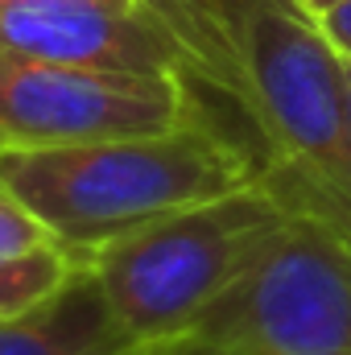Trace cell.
Returning <instances> with one entry per match:
<instances>
[{
	"mask_svg": "<svg viewBox=\"0 0 351 355\" xmlns=\"http://www.w3.org/2000/svg\"><path fill=\"white\" fill-rule=\"evenodd\" d=\"M293 4H298V8H302L310 21H314L318 12H327V8H331V4H339V0H293Z\"/></svg>",
	"mask_w": 351,
	"mask_h": 355,
	"instance_id": "4fadbf2b",
	"label": "cell"
},
{
	"mask_svg": "<svg viewBox=\"0 0 351 355\" xmlns=\"http://www.w3.org/2000/svg\"><path fill=\"white\" fill-rule=\"evenodd\" d=\"M0 4H12V0H0Z\"/></svg>",
	"mask_w": 351,
	"mask_h": 355,
	"instance_id": "5bb4252c",
	"label": "cell"
},
{
	"mask_svg": "<svg viewBox=\"0 0 351 355\" xmlns=\"http://www.w3.org/2000/svg\"><path fill=\"white\" fill-rule=\"evenodd\" d=\"M145 347L116 318L87 261L33 310L0 322V355H145Z\"/></svg>",
	"mask_w": 351,
	"mask_h": 355,
	"instance_id": "ba28073f",
	"label": "cell"
},
{
	"mask_svg": "<svg viewBox=\"0 0 351 355\" xmlns=\"http://www.w3.org/2000/svg\"><path fill=\"white\" fill-rule=\"evenodd\" d=\"M314 25H318V33L335 46V54L351 62V0H339V4H331L327 12H318Z\"/></svg>",
	"mask_w": 351,
	"mask_h": 355,
	"instance_id": "8fae6325",
	"label": "cell"
},
{
	"mask_svg": "<svg viewBox=\"0 0 351 355\" xmlns=\"http://www.w3.org/2000/svg\"><path fill=\"white\" fill-rule=\"evenodd\" d=\"M0 46L25 58L116 71V75H186L174 37L137 0H12L0 4ZM194 87V83H190Z\"/></svg>",
	"mask_w": 351,
	"mask_h": 355,
	"instance_id": "8992f818",
	"label": "cell"
},
{
	"mask_svg": "<svg viewBox=\"0 0 351 355\" xmlns=\"http://www.w3.org/2000/svg\"><path fill=\"white\" fill-rule=\"evenodd\" d=\"M83 261L87 257H79L71 248H46V252H33L25 261L0 265V322L33 310L42 297H50Z\"/></svg>",
	"mask_w": 351,
	"mask_h": 355,
	"instance_id": "9c48e42d",
	"label": "cell"
},
{
	"mask_svg": "<svg viewBox=\"0 0 351 355\" xmlns=\"http://www.w3.org/2000/svg\"><path fill=\"white\" fill-rule=\"evenodd\" d=\"M182 335L240 355H351V240L289 219Z\"/></svg>",
	"mask_w": 351,
	"mask_h": 355,
	"instance_id": "277c9868",
	"label": "cell"
},
{
	"mask_svg": "<svg viewBox=\"0 0 351 355\" xmlns=\"http://www.w3.org/2000/svg\"><path fill=\"white\" fill-rule=\"evenodd\" d=\"M145 355H240V352H228V347H215L198 335H174V339H157L149 343Z\"/></svg>",
	"mask_w": 351,
	"mask_h": 355,
	"instance_id": "7c38bea8",
	"label": "cell"
},
{
	"mask_svg": "<svg viewBox=\"0 0 351 355\" xmlns=\"http://www.w3.org/2000/svg\"><path fill=\"white\" fill-rule=\"evenodd\" d=\"M261 182L293 219L351 240V120L343 58L293 4H264L248 33Z\"/></svg>",
	"mask_w": 351,
	"mask_h": 355,
	"instance_id": "7a4b0ae2",
	"label": "cell"
},
{
	"mask_svg": "<svg viewBox=\"0 0 351 355\" xmlns=\"http://www.w3.org/2000/svg\"><path fill=\"white\" fill-rule=\"evenodd\" d=\"M182 50L194 87L215 91L236 103L252 124V75H248V33L264 4L293 0H137ZM298 8V4H293Z\"/></svg>",
	"mask_w": 351,
	"mask_h": 355,
	"instance_id": "52a82bcc",
	"label": "cell"
},
{
	"mask_svg": "<svg viewBox=\"0 0 351 355\" xmlns=\"http://www.w3.org/2000/svg\"><path fill=\"white\" fill-rule=\"evenodd\" d=\"M289 219V207L252 182L99 244L87 265L116 318L141 343H157L190 331Z\"/></svg>",
	"mask_w": 351,
	"mask_h": 355,
	"instance_id": "3957f363",
	"label": "cell"
},
{
	"mask_svg": "<svg viewBox=\"0 0 351 355\" xmlns=\"http://www.w3.org/2000/svg\"><path fill=\"white\" fill-rule=\"evenodd\" d=\"M264 157L207 112L166 132L50 149H4L0 186L71 252L261 182Z\"/></svg>",
	"mask_w": 351,
	"mask_h": 355,
	"instance_id": "6da1fadb",
	"label": "cell"
},
{
	"mask_svg": "<svg viewBox=\"0 0 351 355\" xmlns=\"http://www.w3.org/2000/svg\"><path fill=\"white\" fill-rule=\"evenodd\" d=\"M46 248H62L4 186H0V265L8 261H25L33 252H46Z\"/></svg>",
	"mask_w": 351,
	"mask_h": 355,
	"instance_id": "30bf717a",
	"label": "cell"
},
{
	"mask_svg": "<svg viewBox=\"0 0 351 355\" xmlns=\"http://www.w3.org/2000/svg\"><path fill=\"white\" fill-rule=\"evenodd\" d=\"M207 112L178 75H116L25 58L0 46V153L166 132Z\"/></svg>",
	"mask_w": 351,
	"mask_h": 355,
	"instance_id": "5b68a950",
	"label": "cell"
}]
</instances>
